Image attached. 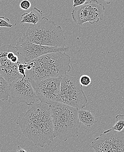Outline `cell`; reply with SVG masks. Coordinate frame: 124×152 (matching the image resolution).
<instances>
[{
  "instance_id": "13",
  "label": "cell",
  "mask_w": 124,
  "mask_h": 152,
  "mask_svg": "<svg viewBox=\"0 0 124 152\" xmlns=\"http://www.w3.org/2000/svg\"><path fill=\"white\" fill-rule=\"evenodd\" d=\"M43 17L42 11L36 7H34L30 12L24 13L21 15L20 23H26L36 24L41 20Z\"/></svg>"
},
{
  "instance_id": "11",
  "label": "cell",
  "mask_w": 124,
  "mask_h": 152,
  "mask_svg": "<svg viewBox=\"0 0 124 152\" xmlns=\"http://www.w3.org/2000/svg\"><path fill=\"white\" fill-rule=\"evenodd\" d=\"M90 147L95 152H111L112 148V132L105 131L99 137L91 143Z\"/></svg>"
},
{
  "instance_id": "8",
  "label": "cell",
  "mask_w": 124,
  "mask_h": 152,
  "mask_svg": "<svg viewBox=\"0 0 124 152\" xmlns=\"http://www.w3.org/2000/svg\"><path fill=\"white\" fill-rule=\"evenodd\" d=\"M105 10L104 6L97 0H90L85 4L74 8L71 15L76 24L82 25L86 23L93 24L103 19Z\"/></svg>"
},
{
  "instance_id": "18",
  "label": "cell",
  "mask_w": 124,
  "mask_h": 152,
  "mask_svg": "<svg viewBox=\"0 0 124 152\" xmlns=\"http://www.w3.org/2000/svg\"><path fill=\"white\" fill-rule=\"evenodd\" d=\"M12 26L9 18L0 16V27L12 28Z\"/></svg>"
},
{
  "instance_id": "23",
  "label": "cell",
  "mask_w": 124,
  "mask_h": 152,
  "mask_svg": "<svg viewBox=\"0 0 124 152\" xmlns=\"http://www.w3.org/2000/svg\"><path fill=\"white\" fill-rule=\"evenodd\" d=\"M1 107H0V111H1Z\"/></svg>"
},
{
  "instance_id": "12",
  "label": "cell",
  "mask_w": 124,
  "mask_h": 152,
  "mask_svg": "<svg viewBox=\"0 0 124 152\" xmlns=\"http://www.w3.org/2000/svg\"><path fill=\"white\" fill-rule=\"evenodd\" d=\"M110 131V130H109ZM112 132V148L111 152H124V131Z\"/></svg>"
},
{
  "instance_id": "22",
  "label": "cell",
  "mask_w": 124,
  "mask_h": 152,
  "mask_svg": "<svg viewBox=\"0 0 124 152\" xmlns=\"http://www.w3.org/2000/svg\"><path fill=\"white\" fill-rule=\"evenodd\" d=\"M103 1H104L106 3V4H110L111 3V2H112V0H103Z\"/></svg>"
},
{
  "instance_id": "4",
  "label": "cell",
  "mask_w": 124,
  "mask_h": 152,
  "mask_svg": "<svg viewBox=\"0 0 124 152\" xmlns=\"http://www.w3.org/2000/svg\"><path fill=\"white\" fill-rule=\"evenodd\" d=\"M23 38L33 43L46 46L65 47L66 37L61 26L46 17L30 26Z\"/></svg>"
},
{
  "instance_id": "15",
  "label": "cell",
  "mask_w": 124,
  "mask_h": 152,
  "mask_svg": "<svg viewBox=\"0 0 124 152\" xmlns=\"http://www.w3.org/2000/svg\"><path fill=\"white\" fill-rule=\"evenodd\" d=\"M10 92V85L0 74V100L8 101Z\"/></svg>"
},
{
  "instance_id": "14",
  "label": "cell",
  "mask_w": 124,
  "mask_h": 152,
  "mask_svg": "<svg viewBox=\"0 0 124 152\" xmlns=\"http://www.w3.org/2000/svg\"><path fill=\"white\" fill-rule=\"evenodd\" d=\"M78 115L80 122L87 127H91L97 123L94 115L90 111L79 109Z\"/></svg>"
},
{
  "instance_id": "20",
  "label": "cell",
  "mask_w": 124,
  "mask_h": 152,
  "mask_svg": "<svg viewBox=\"0 0 124 152\" xmlns=\"http://www.w3.org/2000/svg\"><path fill=\"white\" fill-rule=\"evenodd\" d=\"M87 0H73V8H75L78 6H81L87 2Z\"/></svg>"
},
{
  "instance_id": "9",
  "label": "cell",
  "mask_w": 124,
  "mask_h": 152,
  "mask_svg": "<svg viewBox=\"0 0 124 152\" xmlns=\"http://www.w3.org/2000/svg\"><path fill=\"white\" fill-rule=\"evenodd\" d=\"M10 92L8 101L12 104L25 103L34 104L37 100L34 89L27 77L18 79L10 84Z\"/></svg>"
},
{
  "instance_id": "3",
  "label": "cell",
  "mask_w": 124,
  "mask_h": 152,
  "mask_svg": "<svg viewBox=\"0 0 124 152\" xmlns=\"http://www.w3.org/2000/svg\"><path fill=\"white\" fill-rule=\"evenodd\" d=\"M48 104L55 138L67 141L69 139L78 137L81 125L78 115L79 110L60 102Z\"/></svg>"
},
{
  "instance_id": "21",
  "label": "cell",
  "mask_w": 124,
  "mask_h": 152,
  "mask_svg": "<svg viewBox=\"0 0 124 152\" xmlns=\"http://www.w3.org/2000/svg\"><path fill=\"white\" fill-rule=\"evenodd\" d=\"M16 152H27L26 151V150H25L24 149H23V148H21V146H18L17 148V150H16Z\"/></svg>"
},
{
  "instance_id": "16",
  "label": "cell",
  "mask_w": 124,
  "mask_h": 152,
  "mask_svg": "<svg viewBox=\"0 0 124 152\" xmlns=\"http://www.w3.org/2000/svg\"><path fill=\"white\" fill-rule=\"evenodd\" d=\"M116 122L112 128L109 129V130H114L120 132L124 129V115L118 114L115 117Z\"/></svg>"
},
{
  "instance_id": "19",
  "label": "cell",
  "mask_w": 124,
  "mask_h": 152,
  "mask_svg": "<svg viewBox=\"0 0 124 152\" xmlns=\"http://www.w3.org/2000/svg\"><path fill=\"white\" fill-rule=\"evenodd\" d=\"M31 3L29 0H23L20 4V7L23 10H28L31 8Z\"/></svg>"
},
{
  "instance_id": "10",
  "label": "cell",
  "mask_w": 124,
  "mask_h": 152,
  "mask_svg": "<svg viewBox=\"0 0 124 152\" xmlns=\"http://www.w3.org/2000/svg\"><path fill=\"white\" fill-rule=\"evenodd\" d=\"M15 47L27 64L43 55L59 52L66 53L70 49L69 48L65 47L59 48L37 45L23 37L19 38Z\"/></svg>"
},
{
  "instance_id": "5",
  "label": "cell",
  "mask_w": 124,
  "mask_h": 152,
  "mask_svg": "<svg viewBox=\"0 0 124 152\" xmlns=\"http://www.w3.org/2000/svg\"><path fill=\"white\" fill-rule=\"evenodd\" d=\"M26 63L16 47L12 45L0 46V74L10 85L23 77L18 70L19 66Z\"/></svg>"
},
{
  "instance_id": "6",
  "label": "cell",
  "mask_w": 124,
  "mask_h": 152,
  "mask_svg": "<svg viewBox=\"0 0 124 152\" xmlns=\"http://www.w3.org/2000/svg\"><path fill=\"white\" fill-rule=\"evenodd\" d=\"M60 102L78 110L86 106L88 100L80 83L79 78L67 75L61 77Z\"/></svg>"
},
{
  "instance_id": "17",
  "label": "cell",
  "mask_w": 124,
  "mask_h": 152,
  "mask_svg": "<svg viewBox=\"0 0 124 152\" xmlns=\"http://www.w3.org/2000/svg\"><path fill=\"white\" fill-rule=\"evenodd\" d=\"M79 81L81 86L87 87L91 83V79L90 76L87 75H83L79 78Z\"/></svg>"
},
{
  "instance_id": "7",
  "label": "cell",
  "mask_w": 124,
  "mask_h": 152,
  "mask_svg": "<svg viewBox=\"0 0 124 152\" xmlns=\"http://www.w3.org/2000/svg\"><path fill=\"white\" fill-rule=\"evenodd\" d=\"M29 80L37 101L47 104L60 102L61 77L49 78L37 81L30 79Z\"/></svg>"
},
{
  "instance_id": "1",
  "label": "cell",
  "mask_w": 124,
  "mask_h": 152,
  "mask_svg": "<svg viewBox=\"0 0 124 152\" xmlns=\"http://www.w3.org/2000/svg\"><path fill=\"white\" fill-rule=\"evenodd\" d=\"M27 106V110L18 117L16 124L36 146L43 148L49 145L55 137L49 105L40 102Z\"/></svg>"
},
{
  "instance_id": "2",
  "label": "cell",
  "mask_w": 124,
  "mask_h": 152,
  "mask_svg": "<svg viewBox=\"0 0 124 152\" xmlns=\"http://www.w3.org/2000/svg\"><path fill=\"white\" fill-rule=\"evenodd\" d=\"M70 63V57L66 53L47 54L27 63L26 75L36 81L49 78L62 77L71 70Z\"/></svg>"
}]
</instances>
